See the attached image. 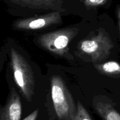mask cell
<instances>
[{
  "label": "cell",
  "mask_w": 120,
  "mask_h": 120,
  "mask_svg": "<svg viewBox=\"0 0 120 120\" xmlns=\"http://www.w3.org/2000/svg\"><path fill=\"white\" fill-rule=\"evenodd\" d=\"M75 120H93L86 109L79 101L77 103V112Z\"/></svg>",
  "instance_id": "obj_10"
},
{
  "label": "cell",
  "mask_w": 120,
  "mask_h": 120,
  "mask_svg": "<svg viewBox=\"0 0 120 120\" xmlns=\"http://www.w3.org/2000/svg\"><path fill=\"white\" fill-rule=\"evenodd\" d=\"M101 73L107 75H117L120 74V64L114 61L105 62L96 67Z\"/></svg>",
  "instance_id": "obj_9"
},
{
  "label": "cell",
  "mask_w": 120,
  "mask_h": 120,
  "mask_svg": "<svg viewBox=\"0 0 120 120\" xmlns=\"http://www.w3.org/2000/svg\"><path fill=\"white\" fill-rule=\"evenodd\" d=\"M94 105L104 120H120V114L110 103L97 101L94 103Z\"/></svg>",
  "instance_id": "obj_8"
},
{
  "label": "cell",
  "mask_w": 120,
  "mask_h": 120,
  "mask_svg": "<svg viewBox=\"0 0 120 120\" xmlns=\"http://www.w3.org/2000/svg\"><path fill=\"white\" fill-rule=\"evenodd\" d=\"M107 0H85L84 4L87 8H91L104 4Z\"/></svg>",
  "instance_id": "obj_11"
},
{
  "label": "cell",
  "mask_w": 120,
  "mask_h": 120,
  "mask_svg": "<svg viewBox=\"0 0 120 120\" xmlns=\"http://www.w3.org/2000/svg\"><path fill=\"white\" fill-rule=\"evenodd\" d=\"M50 85L53 104L59 119L75 120L77 105L63 79L59 76H53Z\"/></svg>",
  "instance_id": "obj_2"
},
{
  "label": "cell",
  "mask_w": 120,
  "mask_h": 120,
  "mask_svg": "<svg viewBox=\"0 0 120 120\" xmlns=\"http://www.w3.org/2000/svg\"><path fill=\"white\" fill-rule=\"evenodd\" d=\"M114 46L108 34L101 30L96 36L81 41L79 47L82 52L90 56L93 62H98L109 57Z\"/></svg>",
  "instance_id": "obj_4"
},
{
  "label": "cell",
  "mask_w": 120,
  "mask_h": 120,
  "mask_svg": "<svg viewBox=\"0 0 120 120\" xmlns=\"http://www.w3.org/2000/svg\"><path fill=\"white\" fill-rule=\"evenodd\" d=\"M117 19H118V25H119V28L120 30V5H118L117 7Z\"/></svg>",
  "instance_id": "obj_13"
},
{
  "label": "cell",
  "mask_w": 120,
  "mask_h": 120,
  "mask_svg": "<svg viewBox=\"0 0 120 120\" xmlns=\"http://www.w3.org/2000/svg\"><path fill=\"white\" fill-rule=\"evenodd\" d=\"M11 64L15 83L26 100L31 102L35 94L34 71L26 59L14 48L10 50Z\"/></svg>",
  "instance_id": "obj_1"
},
{
  "label": "cell",
  "mask_w": 120,
  "mask_h": 120,
  "mask_svg": "<svg viewBox=\"0 0 120 120\" xmlns=\"http://www.w3.org/2000/svg\"><path fill=\"white\" fill-rule=\"evenodd\" d=\"M22 115L21 98L15 89H12L5 105L0 111V120H20Z\"/></svg>",
  "instance_id": "obj_6"
},
{
  "label": "cell",
  "mask_w": 120,
  "mask_h": 120,
  "mask_svg": "<svg viewBox=\"0 0 120 120\" xmlns=\"http://www.w3.org/2000/svg\"><path fill=\"white\" fill-rule=\"evenodd\" d=\"M60 12L55 11L48 14L15 21L13 27L19 30H35L62 23Z\"/></svg>",
  "instance_id": "obj_5"
},
{
  "label": "cell",
  "mask_w": 120,
  "mask_h": 120,
  "mask_svg": "<svg viewBox=\"0 0 120 120\" xmlns=\"http://www.w3.org/2000/svg\"><path fill=\"white\" fill-rule=\"evenodd\" d=\"M78 32V28L73 27L46 33L38 38V43L55 55L66 56L68 55L69 43Z\"/></svg>",
  "instance_id": "obj_3"
},
{
  "label": "cell",
  "mask_w": 120,
  "mask_h": 120,
  "mask_svg": "<svg viewBox=\"0 0 120 120\" xmlns=\"http://www.w3.org/2000/svg\"><path fill=\"white\" fill-rule=\"evenodd\" d=\"M39 109H36L35 111H33L31 114L27 116L23 120H36L38 116Z\"/></svg>",
  "instance_id": "obj_12"
},
{
  "label": "cell",
  "mask_w": 120,
  "mask_h": 120,
  "mask_svg": "<svg viewBox=\"0 0 120 120\" xmlns=\"http://www.w3.org/2000/svg\"><path fill=\"white\" fill-rule=\"evenodd\" d=\"M22 7L31 9H53L60 12L62 10V0H9Z\"/></svg>",
  "instance_id": "obj_7"
}]
</instances>
